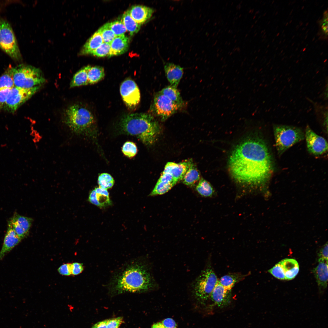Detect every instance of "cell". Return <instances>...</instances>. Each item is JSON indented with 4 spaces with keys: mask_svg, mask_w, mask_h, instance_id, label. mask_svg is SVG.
I'll return each mask as SVG.
<instances>
[{
    "mask_svg": "<svg viewBox=\"0 0 328 328\" xmlns=\"http://www.w3.org/2000/svg\"><path fill=\"white\" fill-rule=\"evenodd\" d=\"M152 328H166L161 322H157L153 324Z\"/></svg>",
    "mask_w": 328,
    "mask_h": 328,
    "instance_id": "cell-46",
    "label": "cell"
},
{
    "mask_svg": "<svg viewBox=\"0 0 328 328\" xmlns=\"http://www.w3.org/2000/svg\"><path fill=\"white\" fill-rule=\"evenodd\" d=\"M123 154L129 158H132L135 155L137 152V148L133 142L128 141L125 142L122 148Z\"/></svg>",
    "mask_w": 328,
    "mask_h": 328,
    "instance_id": "cell-36",
    "label": "cell"
},
{
    "mask_svg": "<svg viewBox=\"0 0 328 328\" xmlns=\"http://www.w3.org/2000/svg\"><path fill=\"white\" fill-rule=\"evenodd\" d=\"M63 118L64 123L73 132L95 135L94 116L90 110L82 104L75 103L69 106L64 112Z\"/></svg>",
    "mask_w": 328,
    "mask_h": 328,
    "instance_id": "cell-4",
    "label": "cell"
},
{
    "mask_svg": "<svg viewBox=\"0 0 328 328\" xmlns=\"http://www.w3.org/2000/svg\"><path fill=\"white\" fill-rule=\"evenodd\" d=\"M200 175L199 171L192 162L182 179L183 183L188 186H194L199 181Z\"/></svg>",
    "mask_w": 328,
    "mask_h": 328,
    "instance_id": "cell-25",
    "label": "cell"
},
{
    "mask_svg": "<svg viewBox=\"0 0 328 328\" xmlns=\"http://www.w3.org/2000/svg\"><path fill=\"white\" fill-rule=\"evenodd\" d=\"M103 43L101 36L97 31L85 43L81 50L80 53L82 55L91 54Z\"/></svg>",
    "mask_w": 328,
    "mask_h": 328,
    "instance_id": "cell-23",
    "label": "cell"
},
{
    "mask_svg": "<svg viewBox=\"0 0 328 328\" xmlns=\"http://www.w3.org/2000/svg\"><path fill=\"white\" fill-rule=\"evenodd\" d=\"M129 11L132 18L140 25L150 19L154 12L153 9L140 5L133 6Z\"/></svg>",
    "mask_w": 328,
    "mask_h": 328,
    "instance_id": "cell-19",
    "label": "cell"
},
{
    "mask_svg": "<svg viewBox=\"0 0 328 328\" xmlns=\"http://www.w3.org/2000/svg\"><path fill=\"white\" fill-rule=\"evenodd\" d=\"M166 328H177V325L175 321L171 318L164 319L161 322Z\"/></svg>",
    "mask_w": 328,
    "mask_h": 328,
    "instance_id": "cell-43",
    "label": "cell"
},
{
    "mask_svg": "<svg viewBox=\"0 0 328 328\" xmlns=\"http://www.w3.org/2000/svg\"><path fill=\"white\" fill-rule=\"evenodd\" d=\"M0 48L14 60H19L21 55L13 29L5 19L0 20Z\"/></svg>",
    "mask_w": 328,
    "mask_h": 328,
    "instance_id": "cell-8",
    "label": "cell"
},
{
    "mask_svg": "<svg viewBox=\"0 0 328 328\" xmlns=\"http://www.w3.org/2000/svg\"><path fill=\"white\" fill-rule=\"evenodd\" d=\"M33 220L31 218L15 212L8 220V225L10 226L16 234L22 240L28 235Z\"/></svg>",
    "mask_w": 328,
    "mask_h": 328,
    "instance_id": "cell-13",
    "label": "cell"
},
{
    "mask_svg": "<svg viewBox=\"0 0 328 328\" xmlns=\"http://www.w3.org/2000/svg\"><path fill=\"white\" fill-rule=\"evenodd\" d=\"M88 200L100 208L107 207L112 204L107 190L100 187L95 188L90 192Z\"/></svg>",
    "mask_w": 328,
    "mask_h": 328,
    "instance_id": "cell-17",
    "label": "cell"
},
{
    "mask_svg": "<svg viewBox=\"0 0 328 328\" xmlns=\"http://www.w3.org/2000/svg\"><path fill=\"white\" fill-rule=\"evenodd\" d=\"M210 297L218 307H224L227 305L230 302L231 290L224 288L218 281Z\"/></svg>",
    "mask_w": 328,
    "mask_h": 328,
    "instance_id": "cell-14",
    "label": "cell"
},
{
    "mask_svg": "<svg viewBox=\"0 0 328 328\" xmlns=\"http://www.w3.org/2000/svg\"><path fill=\"white\" fill-rule=\"evenodd\" d=\"M268 271L274 277L278 279L285 280L284 273L279 262Z\"/></svg>",
    "mask_w": 328,
    "mask_h": 328,
    "instance_id": "cell-38",
    "label": "cell"
},
{
    "mask_svg": "<svg viewBox=\"0 0 328 328\" xmlns=\"http://www.w3.org/2000/svg\"><path fill=\"white\" fill-rule=\"evenodd\" d=\"M218 281L211 267L203 270L193 284V292L196 299L201 302L207 300Z\"/></svg>",
    "mask_w": 328,
    "mask_h": 328,
    "instance_id": "cell-7",
    "label": "cell"
},
{
    "mask_svg": "<svg viewBox=\"0 0 328 328\" xmlns=\"http://www.w3.org/2000/svg\"><path fill=\"white\" fill-rule=\"evenodd\" d=\"M123 321L121 317L107 319L106 328H119Z\"/></svg>",
    "mask_w": 328,
    "mask_h": 328,
    "instance_id": "cell-39",
    "label": "cell"
},
{
    "mask_svg": "<svg viewBox=\"0 0 328 328\" xmlns=\"http://www.w3.org/2000/svg\"><path fill=\"white\" fill-rule=\"evenodd\" d=\"M12 68L9 66L0 77V89H11L15 86L12 77Z\"/></svg>",
    "mask_w": 328,
    "mask_h": 328,
    "instance_id": "cell-31",
    "label": "cell"
},
{
    "mask_svg": "<svg viewBox=\"0 0 328 328\" xmlns=\"http://www.w3.org/2000/svg\"><path fill=\"white\" fill-rule=\"evenodd\" d=\"M90 67L88 66L81 69L75 74L70 82V87L88 84L87 72Z\"/></svg>",
    "mask_w": 328,
    "mask_h": 328,
    "instance_id": "cell-27",
    "label": "cell"
},
{
    "mask_svg": "<svg viewBox=\"0 0 328 328\" xmlns=\"http://www.w3.org/2000/svg\"><path fill=\"white\" fill-rule=\"evenodd\" d=\"M119 125L122 132L137 137L146 145L154 143L160 132L158 122L151 114L145 113L126 115Z\"/></svg>",
    "mask_w": 328,
    "mask_h": 328,
    "instance_id": "cell-3",
    "label": "cell"
},
{
    "mask_svg": "<svg viewBox=\"0 0 328 328\" xmlns=\"http://www.w3.org/2000/svg\"><path fill=\"white\" fill-rule=\"evenodd\" d=\"M159 92L176 104L183 106L184 102L179 91L170 85L162 89Z\"/></svg>",
    "mask_w": 328,
    "mask_h": 328,
    "instance_id": "cell-28",
    "label": "cell"
},
{
    "mask_svg": "<svg viewBox=\"0 0 328 328\" xmlns=\"http://www.w3.org/2000/svg\"><path fill=\"white\" fill-rule=\"evenodd\" d=\"M273 130L276 147L279 156L305 138V134L302 130L296 126L275 125Z\"/></svg>",
    "mask_w": 328,
    "mask_h": 328,
    "instance_id": "cell-5",
    "label": "cell"
},
{
    "mask_svg": "<svg viewBox=\"0 0 328 328\" xmlns=\"http://www.w3.org/2000/svg\"><path fill=\"white\" fill-rule=\"evenodd\" d=\"M97 182L99 187L106 190L112 188L114 183L112 177L107 173L100 174L98 177Z\"/></svg>",
    "mask_w": 328,
    "mask_h": 328,
    "instance_id": "cell-33",
    "label": "cell"
},
{
    "mask_svg": "<svg viewBox=\"0 0 328 328\" xmlns=\"http://www.w3.org/2000/svg\"><path fill=\"white\" fill-rule=\"evenodd\" d=\"M164 70L170 85L177 88L183 73V68L179 65L171 63H166Z\"/></svg>",
    "mask_w": 328,
    "mask_h": 328,
    "instance_id": "cell-18",
    "label": "cell"
},
{
    "mask_svg": "<svg viewBox=\"0 0 328 328\" xmlns=\"http://www.w3.org/2000/svg\"><path fill=\"white\" fill-rule=\"evenodd\" d=\"M111 292H141L154 289L155 283L148 265L135 259L125 264L114 273L108 284Z\"/></svg>",
    "mask_w": 328,
    "mask_h": 328,
    "instance_id": "cell-2",
    "label": "cell"
},
{
    "mask_svg": "<svg viewBox=\"0 0 328 328\" xmlns=\"http://www.w3.org/2000/svg\"><path fill=\"white\" fill-rule=\"evenodd\" d=\"M41 87L25 89L14 86L10 90L3 109L9 112H14L37 92Z\"/></svg>",
    "mask_w": 328,
    "mask_h": 328,
    "instance_id": "cell-9",
    "label": "cell"
},
{
    "mask_svg": "<svg viewBox=\"0 0 328 328\" xmlns=\"http://www.w3.org/2000/svg\"><path fill=\"white\" fill-rule=\"evenodd\" d=\"M110 44L103 43L91 54L97 57H110Z\"/></svg>",
    "mask_w": 328,
    "mask_h": 328,
    "instance_id": "cell-35",
    "label": "cell"
},
{
    "mask_svg": "<svg viewBox=\"0 0 328 328\" xmlns=\"http://www.w3.org/2000/svg\"><path fill=\"white\" fill-rule=\"evenodd\" d=\"M246 276L239 273H231L222 277L218 281L224 288L231 290L236 283L244 279Z\"/></svg>",
    "mask_w": 328,
    "mask_h": 328,
    "instance_id": "cell-24",
    "label": "cell"
},
{
    "mask_svg": "<svg viewBox=\"0 0 328 328\" xmlns=\"http://www.w3.org/2000/svg\"><path fill=\"white\" fill-rule=\"evenodd\" d=\"M107 319L99 322L94 324L91 328H106Z\"/></svg>",
    "mask_w": 328,
    "mask_h": 328,
    "instance_id": "cell-45",
    "label": "cell"
},
{
    "mask_svg": "<svg viewBox=\"0 0 328 328\" xmlns=\"http://www.w3.org/2000/svg\"><path fill=\"white\" fill-rule=\"evenodd\" d=\"M307 148L311 154L319 156L326 153L328 150V143L323 137L316 134L307 125L305 131Z\"/></svg>",
    "mask_w": 328,
    "mask_h": 328,
    "instance_id": "cell-11",
    "label": "cell"
},
{
    "mask_svg": "<svg viewBox=\"0 0 328 328\" xmlns=\"http://www.w3.org/2000/svg\"><path fill=\"white\" fill-rule=\"evenodd\" d=\"M192 162V160H190L178 163L168 162L166 165L163 172L170 174L178 182L182 180Z\"/></svg>",
    "mask_w": 328,
    "mask_h": 328,
    "instance_id": "cell-15",
    "label": "cell"
},
{
    "mask_svg": "<svg viewBox=\"0 0 328 328\" xmlns=\"http://www.w3.org/2000/svg\"><path fill=\"white\" fill-rule=\"evenodd\" d=\"M71 270L72 275H76L81 273L83 271L84 267L82 264L79 262L71 263Z\"/></svg>",
    "mask_w": 328,
    "mask_h": 328,
    "instance_id": "cell-42",
    "label": "cell"
},
{
    "mask_svg": "<svg viewBox=\"0 0 328 328\" xmlns=\"http://www.w3.org/2000/svg\"><path fill=\"white\" fill-rule=\"evenodd\" d=\"M11 89H0V111L3 109L8 94Z\"/></svg>",
    "mask_w": 328,
    "mask_h": 328,
    "instance_id": "cell-40",
    "label": "cell"
},
{
    "mask_svg": "<svg viewBox=\"0 0 328 328\" xmlns=\"http://www.w3.org/2000/svg\"><path fill=\"white\" fill-rule=\"evenodd\" d=\"M22 240L12 227L8 225L2 247L0 251V261L8 253L17 245Z\"/></svg>",
    "mask_w": 328,
    "mask_h": 328,
    "instance_id": "cell-16",
    "label": "cell"
},
{
    "mask_svg": "<svg viewBox=\"0 0 328 328\" xmlns=\"http://www.w3.org/2000/svg\"><path fill=\"white\" fill-rule=\"evenodd\" d=\"M328 244L326 243L321 249L318 254L319 258L328 260Z\"/></svg>",
    "mask_w": 328,
    "mask_h": 328,
    "instance_id": "cell-44",
    "label": "cell"
},
{
    "mask_svg": "<svg viewBox=\"0 0 328 328\" xmlns=\"http://www.w3.org/2000/svg\"><path fill=\"white\" fill-rule=\"evenodd\" d=\"M109 26L116 36L124 35L127 31L121 20H115L109 23Z\"/></svg>",
    "mask_w": 328,
    "mask_h": 328,
    "instance_id": "cell-37",
    "label": "cell"
},
{
    "mask_svg": "<svg viewBox=\"0 0 328 328\" xmlns=\"http://www.w3.org/2000/svg\"><path fill=\"white\" fill-rule=\"evenodd\" d=\"M121 21L127 31L131 36L137 33L140 29L141 25L136 22L131 16L129 10L125 11L121 17Z\"/></svg>",
    "mask_w": 328,
    "mask_h": 328,
    "instance_id": "cell-26",
    "label": "cell"
},
{
    "mask_svg": "<svg viewBox=\"0 0 328 328\" xmlns=\"http://www.w3.org/2000/svg\"><path fill=\"white\" fill-rule=\"evenodd\" d=\"M129 39L125 35L116 36L110 44V57L125 53L128 50Z\"/></svg>",
    "mask_w": 328,
    "mask_h": 328,
    "instance_id": "cell-21",
    "label": "cell"
},
{
    "mask_svg": "<svg viewBox=\"0 0 328 328\" xmlns=\"http://www.w3.org/2000/svg\"><path fill=\"white\" fill-rule=\"evenodd\" d=\"M228 165L230 173L237 182L249 186L265 183L273 171L270 151L259 138L249 139L237 145L231 154Z\"/></svg>",
    "mask_w": 328,
    "mask_h": 328,
    "instance_id": "cell-1",
    "label": "cell"
},
{
    "mask_svg": "<svg viewBox=\"0 0 328 328\" xmlns=\"http://www.w3.org/2000/svg\"><path fill=\"white\" fill-rule=\"evenodd\" d=\"M15 86L29 89L41 86L46 81L41 71L31 66L20 64L12 68Z\"/></svg>",
    "mask_w": 328,
    "mask_h": 328,
    "instance_id": "cell-6",
    "label": "cell"
},
{
    "mask_svg": "<svg viewBox=\"0 0 328 328\" xmlns=\"http://www.w3.org/2000/svg\"><path fill=\"white\" fill-rule=\"evenodd\" d=\"M282 268L285 280H290L294 278L298 274L299 268L297 262L293 259L286 258L279 262Z\"/></svg>",
    "mask_w": 328,
    "mask_h": 328,
    "instance_id": "cell-22",
    "label": "cell"
},
{
    "mask_svg": "<svg viewBox=\"0 0 328 328\" xmlns=\"http://www.w3.org/2000/svg\"><path fill=\"white\" fill-rule=\"evenodd\" d=\"M318 262L314 273L319 287L325 289L327 286L328 282V260L319 258Z\"/></svg>",
    "mask_w": 328,
    "mask_h": 328,
    "instance_id": "cell-20",
    "label": "cell"
},
{
    "mask_svg": "<svg viewBox=\"0 0 328 328\" xmlns=\"http://www.w3.org/2000/svg\"><path fill=\"white\" fill-rule=\"evenodd\" d=\"M97 31L100 34L104 43L110 44L116 36L110 27L109 22L104 25Z\"/></svg>",
    "mask_w": 328,
    "mask_h": 328,
    "instance_id": "cell-32",
    "label": "cell"
},
{
    "mask_svg": "<svg viewBox=\"0 0 328 328\" xmlns=\"http://www.w3.org/2000/svg\"><path fill=\"white\" fill-rule=\"evenodd\" d=\"M104 70L102 67L90 66L87 72L88 84L98 82L104 78Z\"/></svg>",
    "mask_w": 328,
    "mask_h": 328,
    "instance_id": "cell-29",
    "label": "cell"
},
{
    "mask_svg": "<svg viewBox=\"0 0 328 328\" xmlns=\"http://www.w3.org/2000/svg\"><path fill=\"white\" fill-rule=\"evenodd\" d=\"M175 185L171 183L158 181L154 188L149 194L150 196L163 194L168 192Z\"/></svg>",
    "mask_w": 328,
    "mask_h": 328,
    "instance_id": "cell-34",
    "label": "cell"
},
{
    "mask_svg": "<svg viewBox=\"0 0 328 328\" xmlns=\"http://www.w3.org/2000/svg\"><path fill=\"white\" fill-rule=\"evenodd\" d=\"M182 107L159 92L154 97L152 110L154 114L163 121L177 112Z\"/></svg>",
    "mask_w": 328,
    "mask_h": 328,
    "instance_id": "cell-10",
    "label": "cell"
},
{
    "mask_svg": "<svg viewBox=\"0 0 328 328\" xmlns=\"http://www.w3.org/2000/svg\"><path fill=\"white\" fill-rule=\"evenodd\" d=\"M122 99L126 106L133 108L139 104L140 93L135 82L131 79H127L121 84L120 89Z\"/></svg>",
    "mask_w": 328,
    "mask_h": 328,
    "instance_id": "cell-12",
    "label": "cell"
},
{
    "mask_svg": "<svg viewBox=\"0 0 328 328\" xmlns=\"http://www.w3.org/2000/svg\"><path fill=\"white\" fill-rule=\"evenodd\" d=\"M196 190L198 193L203 197H210L214 193V190L210 184L203 179L199 181Z\"/></svg>",
    "mask_w": 328,
    "mask_h": 328,
    "instance_id": "cell-30",
    "label": "cell"
},
{
    "mask_svg": "<svg viewBox=\"0 0 328 328\" xmlns=\"http://www.w3.org/2000/svg\"><path fill=\"white\" fill-rule=\"evenodd\" d=\"M71 265L70 263H66L62 265L58 269L59 273L63 275H71Z\"/></svg>",
    "mask_w": 328,
    "mask_h": 328,
    "instance_id": "cell-41",
    "label": "cell"
}]
</instances>
